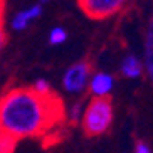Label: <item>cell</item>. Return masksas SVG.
Instances as JSON below:
<instances>
[{
  "instance_id": "17",
  "label": "cell",
  "mask_w": 153,
  "mask_h": 153,
  "mask_svg": "<svg viewBox=\"0 0 153 153\" xmlns=\"http://www.w3.org/2000/svg\"><path fill=\"white\" fill-rule=\"evenodd\" d=\"M0 9H2V7H0Z\"/></svg>"
},
{
  "instance_id": "12",
  "label": "cell",
  "mask_w": 153,
  "mask_h": 153,
  "mask_svg": "<svg viewBox=\"0 0 153 153\" xmlns=\"http://www.w3.org/2000/svg\"><path fill=\"white\" fill-rule=\"evenodd\" d=\"M82 113H84V106H82V103H74L69 108V113H68V116H69V120L71 121H79L82 118Z\"/></svg>"
},
{
  "instance_id": "15",
  "label": "cell",
  "mask_w": 153,
  "mask_h": 153,
  "mask_svg": "<svg viewBox=\"0 0 153 153\" xmlns=\"http://www.w3.org/2000/svg\"><path fill=\"white\" fill-rule=\"evenodd\" d=\"M47 2H52V0H41V5L42 4H47Z\"/></svg>"
},
{
  "instance_id": "11",
  "label": "cell",
  "mask_w": 153,
  "mask_h": 153,
  "mask_svg": "<svg viewBox=\"0 0 153 153\" xmlns=\"http://www.w3.org/2000/svg\"><path fill=\"white\" fill-rule=\"evenodd\" d=\"M32 91L39 96H49L52 94V91H51V84L49 81H45V79H37L32 86Z\"/></svg>"
},
{
  "instance_id": "5",
  "label": "cell",
  "mask_w": 153,
  "mask_h": 153,
  "mask_svg": "<svg viewBox=\"0 0 153 153\" xmlns=\"http://www.w3.org/2000/svg\"><path fill=\"white\" fill-rule=\"evenodd\" d=\"M88 88L94 98H108L114 88V77L109 72H94L88 81Z\"/></svg>"
},
{
  "instance_id": "16",
  "label": "cell",
  "mask_w": 153,
  "mask_h": 153,
  "mask_svg": "<svg viewBox=\"0 0 153 153\" xmlns=\"http://www.w3.org/2000/svg\"><path fill=\"white\" fill-rule=\"evenodd\" d=\"M0 135H2V131H0Z\"/></svg>"
},
{
  "instance_id": "2",
  "label": "cell",
  "mask_w": 153,
  "mask_h": 153,
  "mask_svg": "<svg viewBox=\"0 0 153 153\" xmlns=\"http://www.w3.org/2000/svg\"><path fill=\"white\" fill-rule=\"evenodd\" d=\"M113 103L109 98H93L84 108L81 123L89 136H99L109 130L113 123Z\"/></svg>"
},
{
  "instance_id": "3",
  "label": "cell",
  "mask_w": 153,
  "mask_h": 153,
  "mask_svg": "<svg viewBox=\"0 0 153 153\" xmlns=\"http://www.w3.org/2000/svg\"><path fill=\"white\" fill-rule=\"evenodd\" d=\"M91 77V66L84 61L72 64L66 69L62 76V88L69 94H79L88 88V81Z\"/></svg>"
},
{
  "instance_id": "10",
  "label": "cell",
  "mask_w": 153,
  "mask_h": 153,
  "mask_svg": "<svg viewBox=\"0 0 153 153\" xmlns=\"http://www.w3.org/2000/svg\"><path fill=\"white\" fill-rule=\"evenodd\" d=\"M17 146V140L2 133L0 135V153H14Z\"/></svg>"
},
{
  "instance_id": "4",
  "label": "cell",
  "mask_w": 153,
  "mask_h": 153,
  "mask_svg": "<svg viewBox=\"0 0 153 153\" xmlns=\"http://www.w3.org/2000/svg\"><path fill=\"white\" fill-rule=\"evenodd\" d=\"M128 0H77L81 10L91 19H108L118 14Z\"/></svg>"
},
{
  "instance_id": "13",
  "label": "cell",
  "mask_w": 153,
  "mask_h": 153,
  "mask_svg": "<svg viewBox=\"0 0 153 153\" xmlns=\"http://www.w3.org/2000/svg\"><path fill=\"white\" fill-rule=\"evenodd\" d=\"M133 153H152V150H150V146L145 143V141H138V143L135 145Z\"/></svg>"
},
{
  "instance_id": "6",
  "label": "cell",
  "mask_w": 153,
  "mask_h": 153,
  "mask_svg": "<svg viewBox=\"0 0 153 153\" xmlns=\"http://www.w3.org/2000/svg\"><path fill=\"white\" fill-rule=\"evenodd\" d=\"M41 15H42V5L41 4L30 5V7L20 10V12H17V14L14 15L12 22H10V27L14 29V30L22 32V30H25L34 20H37Z\"/></svg>"
},
{
  "instance_id": "8",
  "label": "cell",
  "mask_w": 153,
  "mask_h": 153,
  "mask_svg": "<svg viewBox=\"0 0 153 153\" xmlns=\"http://www.w3.org/2000/svg\"><path fill=\"white\" fill-rule=\"evenodd\" d=\"M145 69L148 72V76L152 77L153 74V27L150 25L146 37H145Z\"/></svg>"
},
{
  "instance_id": "7",
  "label": "cell",
  "mask_w": 153,
  "mask_h": 153,
  "mask_svg": "<svg viewBox=\"0 0 153 153\" xmlns=\"http://www.w3.org/2000/svg\"><path fill=\"white\" fill-rule=\"evenodd\" d=\"M121 74L125 77H130V79H136L143 74V64H141L138 56H125V59L121 61Z\"/></svg>"
},
{
  "instance_id": "1",
  "label": "cell",
  "mask_w": 153,
  "mask_h": 153,
  "mask_svg": "<svg viewBox=\"0 0 153 153\" xmlns=\"http://www.w3.org/2000/svg\"><path fill=\"white\" fill-rule=\"evenodd\" d=\"M62 103L56 94L39 96L15 88L0 98V131L15 140L41 136L62 118Z\"/></svg>"
},
{
  "instance_id": "14",
  "label": "cell",
  "mask_w": 153,
  "mask_h": 153,
  "mask_svg": "<svg viewBox=\"0 0 153 153\" xmlns=\"http://www.w3.org/2000/svg\"><path fill=\"white\" fill-rule=\"evenodd\" d=\"M5 44H7V36H5V32H4V29L0 27V51L5 47Z\"/></svg>"
},
{
  "instance_id": "9",
  "label": "cell",
  "mask_w": 153,
  "mask_h": 153,
  "mask_svg": "<svg viewBox=\"0 0 153 153\" xmlns=\"http://www.w3.org/2000/svg\"><path fill=\"white\" fill-rule=\"evenodd\" d=\"M68 41V30L64 27H54L49 32V42L52 45H59Z\"/></svg>"
}]
</instances>
